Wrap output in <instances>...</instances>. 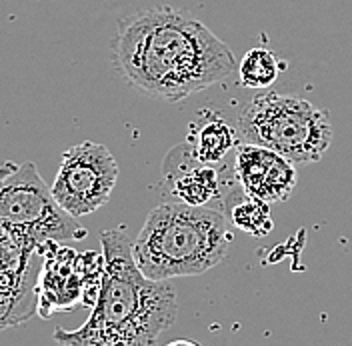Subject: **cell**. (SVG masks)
<instances>
[{"label": "cell", "instance_id": "cell-8", "mask_svg": "<svg viewBox=\"0 0 352 346\" xmlns=\"http://www.w3.org/2000/svg\"><path fill=\"white\" fill-rule=\"evenodd\" d=\"M44 255L26 257L0 228V330L24 325L38 314V279Z\"/></svg>", "mask_w": 352, "mask_h": 346}, {"label": "cell", "instance_id": "cell-4", "mask_svg": "<svg viewBox=\"0 0 352 346\" xmlns=\"http://www.w3.org/2000/svg\"><path fill=\"white\" fill-rule=\"evenodd\" d=\"M244 142L278 152L294 164L318 162L332 142L329 112L272 90L254 96L239 116Z\"/></svg>", "mask_w": 352, "mask_h": 346}, {"label": "cell", "instance_id": "cell-14", "mask_svg": "<svg viewBox=\"0 0 352 346\" xmlns=\"http://www.w3.org/2000/svg\"><path fill=\"white\" fill-rule=\"evenodd\" d=\"M16 169H19V164H16V162H12V160H8V162L0 164V182H2L8 174L14 173Z\"/></svg>", "mask_w": 352, "mask_h": 346}, {"label": "cell", "instance_id": "cell-13", "mask_svg": "<svg viewBox=\"0 0 352 346\" xmlns=\"http://www.w3.org/2000/svg\"><path fill=\"white\" fill-rule=\"evenodd\" d=\"M280 74V63L274 52L266 48H252L244 54L241 68H239V78L244 88L252 90H263L268 88Z\"/></svg>", "mask_w": 352, "mask_h": 346}, {"label": "cell", "instance_id": "cell-9", "mask_svg": "<svg viewBox=\"0 0 352 346\" xmlns=\"http://www.w3.org/2000/svg\"><path fill=\"white\" fill-rule=\"evenodd\" d=\"M234 171L242 193L256 196L268 204L285 202L298 180L296 164L292 160L250 142H242L236 149Z\"/></svg>", "mask_w": 352, "mask_h": 346}, {"label": "cell", "instance_id": "cell-1", "mask_svg": "<svg viewBox=\"0 0 352 346\" xmlns=\"http://www.w3.org/2000/svg\"><path fill=\"white\" fill-rule=\"evenodd\" d=\"M114 65L138 90L180 102L234 72V54L184 10L158 6L120 24L112 44Z\"/></svg>", "mask_w": 352, "mask_h": 346}, {"label": "cell", "instance_id": "cell-12", "mask_svg": "<svg viewBox=\"0 0 352 346\" xmlns=\"http://www.w3.org/2000/svg\"><path fill=\"white\" fill-rule=\"evenodd\" d=\"M268 206H270L268 202L244 193V196L230 206L228 220L230 224H234V228H239L242 233L254 238H263L270 235L274 228Z\"/></svg>", "mask_w": 352, "mask_h": 346}, {"label": "cell", "instance_id": "cell-6", "mask_svg": "<svg viewBox=\"0 0 352 346\" xmlns=\"http://www.w3.org/2000/svg\"><path fill=\"white\" fill-rule=\"evenodd\" d=\"M118 180V164L112 152L98 142L85 140L63 154L52 196L74 218L96 213L109 202Z\"/></svg>", "mask_w": 352, "mask_h": 346}, {"label": "cell", "instance_id": "cell-7", "mask_svg": "<svg viewBox=\"0 0 352 346\" xmlns=\"http://www.w3.org/2000/svg\"><path fill=\"white\" fill-rule=\"evenodd\" d=\"M104 272L102 252H76L52 242L43 257L38 279V314L50 318L78 304L94 306Z\"/></svg>", "mask_w": 352, "mask_h": 346}, {"label": "cell", "instance_id": "cell-5", "mask_svg": "<svg viewBox=\"0 0 352 346\" xmlns=\"http://www.w3.org/2000/svg\"><path fill=\"white\" fill-rule=\"evenodd\" d=\"M0 228L26 257L44 255L52 242L87 238V228L56 202L36 164H19L0 182Z\"/></svg>", "mask_w": 352, "mask_h": 346}, {"label": "cell", "instance_id": "cell-11", "mask_svg": "<svg viewBox=\"0 0 352 346\" xmlns=\"http://www.w3.org/2000/svg\"><path fill=\"white\" fill-rule=\"evenodd\" d=\"M234 129L224 118H212L198 132L197 142L192 147V156L198 162L212 164L224 158V154L234 149Z\"/></svg>", "mask_w": 352, "mask_h": 346}, {"label": "cell", "instance_id": "cell-3", "mask_svg": "<svg viewBox=\"0 0 352 346\" xmlns=\"http://www.w3.org/2000/svg\"><path fill=\"white\" fill-rule=\"evenodd\" d=\"M230 220L219 210L164 202L148 213L132 242L138 268L153 281L197 277L219 266L232 244Z\"/></svg>", "mask_w": 352, "mask_h": 346}, {"label": "cell", "instance_id": "cell-10", "mask_svg": "<svg viewBox=\"0 0 352 346\" xmlns=\"http://www.w3.org/2000/svg\"><path fill=\"white\" fill-rule=\"evenodd\" d=\"M164 176L168 180L170 195L178 198L180 202L195 204V206H204L212 198H217L220 193L219 173L204 162H198L192 166H186L182 173L178 171H164Z\"/></svg>", "mask_w": 352, "mask_h": 346}, {"label": "cell", "instance_id": "cell-2", "mask_svg": "<svg viewBox=\"0 0 352 346\" xmlns=\"http://www.w3.org/2000/svg\"><path fill=\"white\" fill-rule=\"evenodd\" d=\"M104 272L88 321L76 330L56 328L54 340L70 346H148L175 325V286L148 279L136 264L131 238L120 228L100 235Z\"/></svg>", "mask_w": 352, "mask_h": 346}]
</instances>
